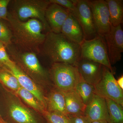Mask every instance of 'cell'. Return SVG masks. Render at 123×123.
Returning <instances> with one entry per match:
<instances>
[{
  "label": "cell",
  "instance_id": "cell-17",
  "mask_svg": "<svg viewBox=\"0 0 123 123\" xmlns=\"http://www.w3.org/2000/svg\"><path fill=\"white\" fill-rule=\"evenodd\" d=\"M46 111L67 116L64 95L56 88L51 90L47 97Z\"/></svg>",
  "mask_w": 123,
  "mask_h": 123
},
{
  "label": "cell",
  "instance_id": "cell-19",
  "mask_svg": "<svg viewBox=\"0 0 123 123\" xmlns=\"http://www.w3.org/2000/svg\"><path fill=\"white\" fill-rule=\"evenodd\" d=\"M112 25H121L123 21V0H105Z\"/></svg>",
  "mask_w": 123,
  "mask_h": 123
},
{
  "label": "cell",
  "instance_id": "cell-16",
  "mask_svg": "<svg viewBox=\"0 0 123 123\" xmlns=\"http://www.w3.org/2000/svg\"><path fill=\"white\" fill-rule=\"evenodd\" d=\"M61 33L70 40L80 45L85 39L81 26L76 18L71 13L64 23Z\"/></svg>",
  "mask_w": 123,
  "mask_h": 123
},
{
  "label": "cell",
  "instance_id": "cell-14",
  "mask_svg": "<svg viewBox=\"0 0 123 123\" xmlns=\"http://www.w3.org/2000/svg\"><path fill=\"white\" fill-rule=\"evenodd\" d=\"M70 11L59 5L50 3L46 12V18L51 31L61 33L62 25L68 17Z\"/></svg>",
  "mask_w": 123,
  "mask_h": 123
},
{
  "label": "cell",
  "instance_id": "cell-33",
  "mask_svg": "<svg viewBox=\"0 0 123 123\" xmlns=\"http://www.w3.org/2000/svg\"><path fill=\"white\" fill-rule=\"evenodd\" d=\"M5 47V46H4V45L1 42H0V49L3 48Z\"/></svg>",
  "mask_w": 123,
  "mask_h": 123
},
{
  "label": "cell",
  "instance_id": "cell-25",
  "mask_svg": "<svg viewBox=\"0 0 123 123\" xmlns=\"http://www.w3.org/2000/svg\"><path fill=\"white\" fill-rule=\"evenodd\" d=\"M43 116L47 123H69L66 116L59 113L46 111Z\"/></svg>",
  "mask_w": 123,
  "mask_h": 123
},
{
  "label": "cell",
  "instance_id": "cell-22",
  "mask_svg": "<svg viewBox=\"0 0 123 123\" xmlns=\"http://www.w3.org/2000/svg\"><path fill=\"white\" fill-rule=\"evenodd\" d=\"M75 90L86 106L90 102L95 94L94 86L85 81L81 78Z\"/></svg>",
  "mask_w": 123,
  "mask_h": 123
},
{
  "label": "cell",
  "instance_id": "cell-3",
  "mask_svg": "<svg viewBox=\"0 0 123 123\" xmlns=\"http://www.w3.org/2000/svg\"><path fill=\"white\" fill-rule=\"evenodd\" d=\"M50 4L47 0H13L9 4L10 10L8 12L14 17L22 21L31 18L38 19L43 23L47 33L51 31L45 15Z\"/></svg>",
  "mask_w": 123,
  "mask_h": 123
},
{
  "label": "cell",
  "instance_id": "cell-13",
  "mask_svg": "<svg viewBox=\"0 0 123 123\" xmlns=\"http://www.w3.org/2000/svg\"><path fill=\"white\" fill-rule=\"evenodd\" d=\"M77 68L82 79L94 86L102 77L103 66L89 60L80 59L74 65Z\"/></svg>",
  "mask_w": 123,
  "mask_h": 123
},
{
  "label": "cell",
  "instance_id": "cell-11",
  "mask_svg": "<svg viewBox=\"0 0 123 123\" xmlns=\"http://www.w3.org/2000/svg\"><path fill=\"white\" fill-rule=\"evenodd\" d=\"M88 1L97 34L104 36L110 31L111 25L106 2L104 0Z\"/></svg>",
  "mask_w": 123,
  "mask_h": 123
},
{
  "label": "cell",
  "instance_id": "cell-31",
  "mask_svg": "<svg viewBox=\"0 0 123 123\" xmlns=\"http://www.w3.org/2000/svg\"><path fill=\"white\" fill-rule=\"evenodd\" d=\"M92 123H109L106 121H94Z\"/></svg>",
  "mask_w": 123,
  "mask_h": 123
},
{
  "label": "cell",
  "instance_id": "cell-26",
  "mask_svg": "<svg viewBox=\"0 0 123 123\" xmlns=\"http://www.w3.org/2000/svg\"><path fill=\"white\" fill-rule=\"evenodd\" d=\"M50 3H54L60 6L72 13L75 11L76 7L73 0H49Z\"/></svg>",
  "mask_w": 123,
  "mask_h": 123
},
{
  "label": "cell",
  "instance_id": "cell-21",
  "mask_svg": "<svg viewBox=\"0 0 123 123\" xmlns=\"http://www.w3.org/2000/svg\"><path fill=\"white\" fill-rule=\"evenodd\" d=\"M0 83L3 87L16 94L21 87L17 79L10 71L0 66Z\"/></svg>",
  "mask_w": 123,
  "mask_h": 123
},
{
  "label": "cell",
  "instance_id": "cell-10",
  "mask_svg": "<svg viewBox=\"0 0 123 123\" xmlns=\"http://www.w3.org/2000/svg\"><path fill=\"white\" fill-rule=\"evenodd\" d=\"M111 64H115L121 60L123 52V31L121 25H111V29L104 35Z\"/></svg>",
  "mask_w": 123,
  "mask_h": 123
},
{
  "label": "cell",
  "instance_id": "cell-4",
  "mask_svg": "<svg viewBox=\"0 0 123 123\" xmlns=\"http://www.w3.org/2000/svg\"><path fill=\"white\" fill-rule=\"evenodd\" d=\"M9 56L12 60L31 79L40 81L46 82L49 76L40 63L36 53L24 50H20L12 45L6 47Z\"/></svg>",
  "mask_w": 123,
  "mask_h": 123
},
{
  "label": "cell",
  "instance_id": "cell-27",
  "mask_svg": "<svg viewBox=\"0 0 123 123\" xmlns=\"http://www.w3.org/2000/svg\"><path fill=\"white\" fill-rule=\"evenodd\" d=\"M10 0H0V18L7 21L8 7Z\"/></svg>",
  "mask_w": 123,
  "mask_h": 123
},
{
  "label": "cell",
  "instance_id": "cell-18",
  "mask_svg": "<svg viewBox=\"0 0 123 123\" xmlns=\"http://www.w3.org/2000/svg\"><path fill=\"white\" fill-rule=\"evenodd\" d=\"M63 93L67 116L84 115L86 106L75 90Z\"/></svg>",
  "mask_w": 123,
  "mask_h": 123
},
{
  "label": "cell",
  "instance_id": "cell-5",
  "mask_svg": "<svg viewBox=\"0 0 123 123\" xmlns=\"http://www.w3.org/2000/svg\"><path fill=\"white\" fill-rule=\"evenodd\" d=\"M49 74L55 88L63 93L75 90L81 78L76 66L65 63H53Z\"/></svg>",
  "mask_w": 123,
  "mask_h": 123
},
{
  "label": "cell",
  "instance_id": "cell-20",
  "mask_svg": "<svg viewBox=\"0 0 123 123\" xmlns=\"http://www.w3.org/2000/svg\"><path fill=\"white\" fill-rule=\"evenodd\" d=\"M16 95L20 97L28 105L43 116L46 111L43 105L32 93L20 87Z\"/></svg>",
  "mask_w": 123,
  "mask_h": 123
},
{
  "label": "cell",
  "instance_id": "cell-12",
  "mask_svg": "<svg viewBox=\"0 0 123 123\" xmlns=\"http://www.w3.org/2000/svg\"><path fill=\"white\" fill-rule=\"evenodd\" d=\"M8 108L9 116L13 123H43L17 98L14 97L9 99Z\"/></svg>",
  "mask_w": 123,
  "mask_h": 123
},
{
  "label": "cell",
  "instance_id": "cell-24",
  "mask_svg": "<svg viewBox=\"0 0 123 123\" xmlns=\"http://www.w3.org/2000/svg\"><path fill=\"white\" fill-rule=\"evenodd\" d=\"M13 36L7 21L0 18V42L6 47L12 44Z\"/></svg>",
  "mask_w": 123,
  "mask_h": 123
},
{
  "label": "cell",
  "instance_id": "cell-2",
  "mask_svg": "<svg viewBox=\"0 0 123 123\" xmlns=\"http://www.w3.org/2000/svg\"><path fill=\"white\" fill-rule=\"evenodd\" d=\"M42 46L43 53L53 63L75 65L80 59V45L61 33L47 32Z\"/></svg>",
  "mask_w": 123,
  "mask_h": 123
},
{
  "label": "cell",
  "instance_id": "cell-1",
  "mask_svg": "<svg viewBox=\"0 0 123 123\" xmlns=\"http://www.w3.org/2000/svg\"><path fill=\"white\" fill-rule=\"evenodd\" d=\"M7 21L15 44L24 50L39 53L40 46L43 45L46 36V34L43 33L44 28L41 21L35 18L21 21L8 12Z\"/></svg>",
  "mask_w": 123,
  "mask_h": 123
},
{
  "label": "cell",
  "instance_id": "cell-29",
  "mask_svg": "<svg viewBox=\"0 0 123 123\" xmlns=\"http://www.w3.org/2000/svg\"><path fill=\"white\" fill-rule=\"evenodd\" d=\"M11 60L6 47L0 49V66L4 65Z\"/></svg>",
  "mask_w": 123,
  "mask_h": 123
},
{
  "label": "cell",
  "instance_id": "cell-23",
  "mask_svg": "<svg viewBox=\"0 0 123 123\" xmlns=\"http://www.w3.org/2000/svg\"><path fill=\"white\" fill-rule=\"evenodd\" d=\"M107 106L109 123H123V107L112 100L105 98Z\"/></svg>",
  "mask_w": 123,
  "mask_h": 123
},
{
  "label": "cell",
  "instance_id": "cell-28",
  "mask_svg": "<svg viewBox=\"0 0 123 123\" xmlns=\"http://www.w3.org/2000/svg\"><path fill=\"white\" fill-rule=\"evenodd\" d=\"M69 123H92L85 116H68L66 117Z\"/></svg>",
  "mask_w": 123,
  "mask_h": 123
},
{
  "label": "cell",
  "instance_id": "cell-8",
  "mask_svg": "<svg viewBox=\"0 0 123 123\" xmlns=\"http://www.w3.org/2000/svg\"><path fill=\"white\" fill-rule=\"evenodd\" d=\"M76 8L72 15L78 21L84 33L85 39L89 40L98 35L92 10L89 1L87 0H73Z\"/></svg>",
  "mask_w": 123,
  "mask_h": 123
},
{
  "label": "cell",
  "instance_id": "cell-7",
  "mask_svg": "<svg viewBox=\"0 0 123 123\" xmlns=\"http://www.w3.org/2000/svg\"><path fill=\"white\" fill-rule=\"evenodd\" d=\"M94 86L95 94L112 100L123 107V90L109 69L103 66L101 79Z\"/></svg>",
  "mask_w": 123,
  "mask_h": 123
},
{
  "label": "cell",
  "instance_id": "cell-30",
  "mask_svg": "<svg viewBox=\"0 0 123 123\" xmlns=\"http://www.w3.org/2000/svg\"><path fill=\"white\" fill-rule=\"evenodd\" d=\"M117 84L121 89L123 90V76L122 75L117 80Z\"/></svg>",
  "mask_w": 123,
  "mask_h": 123
},
{
  "label": "cell",
  "instance_id": "cell-32",
  "mask_svg": "<svg viewBox=\"0 0 123 123\" xmlns=\"http://www.w3.org/2000/svg\"><path fill=\"white\" fill-rule=\"evenodd\" d=\"M0 123H10L4 119L2 117L0 118Z\"/></svg>",
  "mask_w": 123,
  "mask_h": 123
},
{
  "label": "cell",
  "instance_id": "cell-6",
  "mask_svg": "<svg viewBox=\"0 0 123 123\" xmlns=\"http://www.w3.org/2000/svg\"><path fill=\"white\" fill-rule=\"evenodd\" d=\"M80 59L92 61L101 64L114 74L110 63L105 41L102 36L97 35L89 40L84 39L80 44Z\"/></svg>",
  "mask_w": 123,
  "mask_h": 123
},
{
  "label": "cell",
  "instance_id": "cell-15",
  "mask_svg": "<svg viewBox=\"0 0 123 123\" xmlns=\"http://www.w3.org/2000/svg\"><path fill=\"white\" fill-rule=\"evenodd\" d=\"M84 115L92 123L98 121L108 122L109 115L105 98L95 94L90 102L86 106Z\"/></svg>",
  "mask_w": 123,
  "mask_h": 123
},
{
  "label": "cell",
  "instance_id": "cell-9",
  "mask_svg": "<svg viewBox=\"0 0 123 123\" xmlns=\"http://www.w3.org/2000/svg\"><path fill=\"white\" fill-rule=\"evenodd\" d=\"M17 79L20 86L32 93L42 104L46 110L47 97L35 81L26 74L12 60L2 66Z\"/></svg>",
  "mask_w": 123,
  "mask_h": 123
},
{
  "label": "cell",
  "instance_id": "cell-34",
  "mask_svg": "<svg viewBox=\"0 0 123 123\" xmlns=\"http://www.w3.org/2000/svg\"><path fill=\"white\" fill-rule=\"evenodd\" d=\"M1 117H1V114H0V118Z\"/></svg>",
  "mask_w": 123,
  "mask_h": 123
}]
</instances>
